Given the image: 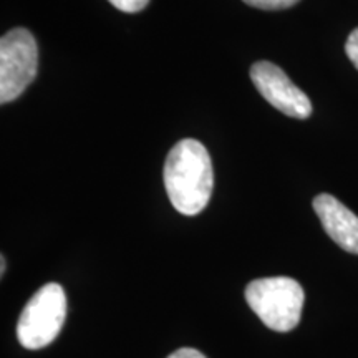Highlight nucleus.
<instances>
[{
  "instance_id": "f257e3e1",
  "label": "nucleus",
  "mask_w": 358,
  "mask_h": 358,
  "mask_svg": "<svg viewBox=\"0 0 358 358\" xmlns=\"http://www.w3.org/2000/svg\"><path fill=\"white\" fill-rule=\"evenodd\" d=\"M164 186L174 209L196 216L208 206L213 194L214 171L211 156L196 140H181L169 151L164 163Z\"/></svg>"
},
{
  "instance_id": "f03ea898",
  "label": "nucleus",
  "mask_w": 358,
  "mask_h": 358,
  "mask_svg": "<svg viewBox=\"0 0 358 358\" xmlns=\"http://www.w3.org/2000/svg\"><path fill=\"white\" fill-rule=\"evenodd\" d=\"M303 289L290 277H264L245 289V301L264 325L275 332H290L301 322Z\"/></svg>"
},
{
  "instance_id": "7ed1b4c3",
  "label": "nucleus",
  "mask_w": 358,
  "mask_h": 358,
  "mask_svg": "<svg viewBox=\"0 0 358 358\" xmlns=\"http://www.w3.org/2000/svg\"><path fill=\"white\" fill-rule=\"evenodd\" d=\"M66 317V297L62 285L47 284L34 294L20 313L17 338L29 350L50 345L60 334Z\"/></svg>"
},
{
  "instance_id": "20e7f679",
  "label": "nucleus",
  "mask_w": 358,
  "mask_h": 358,
  "mask_svg": "<svg viewBox=\"0 0 358 358\" xmlns=\"http://www.w3.org/2000/svg\"><path fill=\"white\" fill-rule=\"evenodd\" d=\"M38 48L27 29H13L0 40V103L17 100L37 77Z\"/></svg>"
},
{
  "instance_id": "39448f33",
  "label": "nucleus",
  "mask_w": 358,
  "mask_h": 358,
  "mask_svg": "<svg viewBox=\"0 0 358 358\" xmlns=\"http://www.w3.org/2000/svg\"><path fill=\"white\" fill-rule=\"evenodd\" d=\"M250 80L259 93L284 115L299 120H306L312 115V101L277 65L257 62L250 66Z\"/></svg>"
},
{
  "instance_id": "423d86ee",
  "label": "nucleus",
  "mask_w": 358,
  "mask_h": 358,
  "mask_svg": "<svg viewBox=\"0 0 358 358\" xmlns=\"http://www.w3.org/2000/svg\"><path fill=\"white\" fill-rule=\"evenodd\" d=\"M313 209L327 234L347 252L358 254V216L330 194L313 199Z\"/></svg>"
},
{
  "instance_id": "0eeeda50",
  "label": "nucleus",
  "mask_w": 358,
  "mask_h": 358,
  "mask_svg": "<svg viewBox=\"0 0 358 358\" xmlns=\"http://www.w3.org/2000/svg\"><path fill=\"white\" fill-rule=\"evenodd\" d=\"M250 7L262 8V10H280V8H289L295 6L301 0H243Z\"/></svg>"
},
{
  "instance_id": "6e6552de",
  "label": "nucleus",
  "mask_w": 358,
  "mask_h": 358,
  "mask_svg": "<svg viewBox=\"0 0 358 358\" xmlns=\"http://www.w3.org/2000/svg\"><path fill=\"white\" fill-rule=\"evenodd\" d=\"M108 2L118 8V10L127 13H136L141 12L150 3V0H108Z\"/></svg>"
},
{
  "instance_id": "1a4fd4ad",
  "label": "nucleus",
  "mask_w": 358,
  "mask_h": 358,
  "mask_svg": "<svg viewBox=\"0 0 358 358\" xmlns=\"http://www.w3.org/2000/svg\"><path fill=\"white\" fill-rule=\"evenodd\" d=\"M345 52H347V57L350 58V62L358 70V29H355L350 35H348V40L345 43Z\"/></svg>"
},
{
  "instance_id": "9d476101",
  "label": "nucleus",
  "mask_w": 358,
  "mask_h": 358,
  "mask_svg": "<svg viewBox=\"0 0 358 358\" xmlns=\"http://www.w3.org/2000/svg\"><path fill=\"white\" fill-rule=\"evenodd\" d=\"M168 358H206V355L196 350V348H179V350L171 353Z\"/></svg>"
},
{
  "instance_id": "9b49d317",
  "label": "nucleus",
  "mask_w": 358,
  "mask_h": 358,
  "mask_svg": "<svg viewBox=\"0 0 358 358\" xmlns=\"http://www.w3.org/2000/svg\"><path fill=\"white\" fill-rule=\"evenodd\" d=\"M0 271H2V274L6 272V259L2 257V267H0Z\"/></svg>"
}]
</instances>
